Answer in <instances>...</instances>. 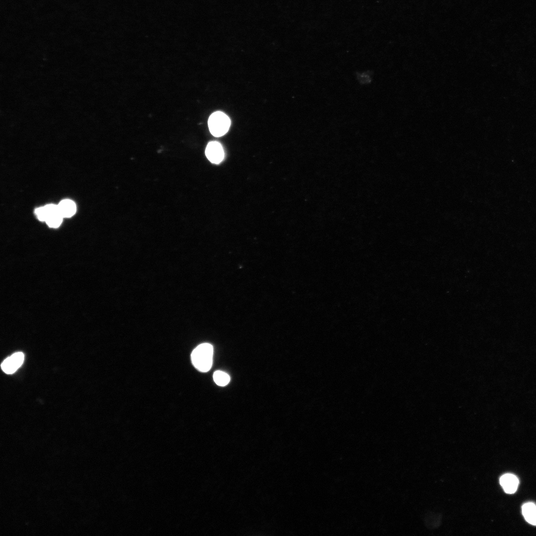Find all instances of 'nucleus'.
I'll use <instances>...</instances> for the list:
<instances>
[{
    "label": "nucleus",
    "mask_w": 536,
    "mask_h": 536,
    "mask_svg": "<svg viewBox=\"0 0 536 536\" xmlns=\"http://www.w3.org/2000/svg\"><path fill=\"white\" fill-rule=\"evenodd\" d=\"M522 513L525 520L530 524L536 526V505L532 502L524 504Z\"/></svg>",
    "instance_id": "obj_8"
},
{
    "label": "nucleus",
    "mask_w": 536,
    "mask_h": 536,
    "mask_svg": "<svg viewBox=\"0 0 536 536\" xmlns=\"http://www.w3.org/2000/svg\"><path fill=\"white\" fill-rule=\"evenodd\" d=\"M58 207L60 213L63 217H70L76 210V204L72 201L66 199L62 201Z\"/></svg>",
    "instance_id": "obj_7"
},
{
    "label": "nucleus",
    "mask_w": 536,
    "mask_h": 536,
    "mask_svg": "<svg viewBox=\"0 0 536 536\" xmlns=\"http://www.w3.org/2000/svg\"><path fill=\"white\" fill-rule=\"evenodd\" d=\"M24 359V355L22 352L14 353L3 361L1 368L5 373H13L21 366Z\"/></svg>",
    "instance_id": "obj_3"
},
{
    "label": "nucleus",
    "mask_w": 536,
    "mask_h": 536,
    "mask_svg": "<svg viewBox=\"0 0 536 536\" xmlns=\"http://www.w3.org/2000/svg\"><path fill=\"white\" fill-rule=\"evenodd\" d=\"M208 125L210 133L216 137L225 134L230 126L229 118L224 113L217 111L209 117Z\"/></svg>",
    "instance_id": "obj_2"
},
{
    "label": "nucleus",
    "mask_w": 536,
    "mask_h": 536,
    "mask_svg": "<svg viewBox=\"0 0 536 536\" xmlns=\"http://www.w3.org/2000/svg\"><path fill=\"white\" fill-rule=\"evenodd\" d=\"M213 378L214 382L218 386H225L230 382L229 375L222 371H216L213 373Z\"/></svg>",
    "instance_id": "obj_9"
},
{
    "label": "nucleus",
    "mask_w": 536,
    "mask_h": 536,
    "mask_svg": "<svg viewBox=\"0 0 536 536\" xmlns=\"http://www.w3.org/2000/svg\"><path fill=\"white\" fill-rule=\"evenodd\" d=\"M500 483L506 493L512 494L516 491L519 481L515 475L506 473L501 476Z\"/></svg>",
    "instance_id": "obj_6"
},
{
    "label": "nucleus",
    "mask_w": 536,
    "mask_h": 536,
    "mask_svg": "<svg viewBox=\"0 0 536 536\" xmlns=\"http://www.w3.org/2000/svg\"><path fill=\"white\" fill-rule=\"evenodd\" d=\"M205 153L207 159L215 164L221 162L224 156L222 145L217 141L209 142L206 147Z\"/></svg>",
    "instance_id": "obj_5"
},
{
    "label": "nucleus",
    "mask_w": 536,
    "mask_h": 536,
    "mask_svg": "<svg viewBox=\"0 0 536 536\" xmlns=\"http://www.w3.org/2000/svg\"><path fill=\"white\" fill-rule=\"evenodd\" d=\"M372 72L368 71H365L363 72H357L356 76L358 82L363 85H366L370 84L372 81Z\"/></svg>",
    "instance_id": "obj_10"
},
{
    "label": "nucleus",
    "mask_w": 536,
    "mask_h": 536,
    "mask_svg": "<svg viewBox=\"0 0 536 536\" xmlns=\"http://www.w3.org/2000/svg\"><path fill=\"white\" fill-rule=\"evenodd\" d=\"M46 213L45 221L47 225L52 228L58 227L62 222L64 218L58 209V205L50 204L44 206Z\"/></svg>",
    "instance_id": "obj_4"
},
{
    "label": "nucleus",
    "mask_w": 536,
    "mask_h": 536,
    "mask_svg": "<svg viewBox=\"0 0 536 536\" xmlns=\"http://www.w3.org/2000/svg\"><path fill=\"white\" fill-rule=\"evenodd\" d=\"M213 353L211 344L203 343L199 345L191 354L193 365L201 372H207L212 366Z\"/></svg>",
    "instance_id": "obj_1"
},
{
    "label": "nucleus",
    "mask_w": 536,
    "mask_h": 536,
    "mask_svg": "<svg viewBox=\"0 0 536 536\" xmlns=\"http://www.w3.org/2000/svg\"><path fill=\"white\" fill-rule=\"evenodd\" d=\"M35 213L38 218L40 221H45L46 218V213L44 206L40 207L36 209Z\"/></svg>",
    "instance_id": "obj_11"
}]
</instances>
